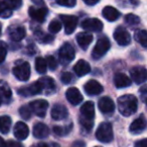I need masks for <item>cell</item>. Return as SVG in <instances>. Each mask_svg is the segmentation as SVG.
Segmentation results:
<instances>
[{
	"label": "cell",
	"mask_w": 147,
	"mask_h": 147,
	"mask_svg": "<svg viewBox=\"0 0 147 147\" xmlns=\"http://www.w3.org/2000/svg\"><path fill=\"white\" fill-rule=\"evenodd\" d=\"M146 128V120L144 115H141L139 118L135 119L131 124H130L129 131L132 134H140Z\"/></svg>",
	"instance_id": "cell-20"
},
{
	"label": "cell",
	"mask_w": 147,
	"mask_h": 147,
	"mask_svg": "<svg viewBox=\"0 0 147 147\" xmlns=\"http://www.w3.org/2000/svg\"><path fill=\"white\" fill-rule=\"evenodd\" d=\"M125 22L130 26V27H134V26L138 25L140 23V18L135 14H127L125 16Z\"/></svg>",
	"instance_id": "cell-32"
},
{
	"label": "cell",
	"mask_w": 147,
	"mask_h": 147,
	"mask_svg": "<svg viewBox=\"0 0 147 147\" xmlns=\"http://www.w3.org/2000/svg\"><path fill=\"white\" fill-rule=\"evenodd\" d=\"M93 41V35L88 32H81L77 35V42L83 49H87Z\"/></svg>",
	"instance_id": "cell-25"
},
{
	"label": "cell",
	"mask_w": 147,
	"mask_h": 147,
	"mask_svg": "<svg viewBox=\"0 0 147 147\" xmlns=\"http://www.w3.org/2000/svg\"><path fill=\"white\" fill-rule=\"evenodd\" d=\"M31 147H49L45 143H43V142H40V143H37L36 145L31 146Z\"/></svg>",
	"instance_id": "cell-48"
},
{
	"label": "cell",
	"mask_w": 147,
	"mask_h": 147,
	"mask_svg": "<svg viewBox=\"0 0 147 147\" xmlns=\"http://www.w3.org/2000/svg\"><path fill=\"white\" fill-rule=\"evenodd\" d=\"M9 37L13 41H21L25 37V29L23 26L20 25H12L8 28Z\"/></svg>",
	"instance_id": "cell-19"
},
{
	"label": "cell",
	"mask_w": 147,
	"mask_h": 147,
	"mask_svg": "<svg viewBox=\"0 0 147 147\" xmlns=\"http://www.w3.org/2000/svg\"><path fill=\"white\" fill-rule=\"evenodd\" d=\"M81 124L86 130L90 131L94 125L95 118V105L92 101H87L81 107Z\"/></svg>",
	"instance_id": "cell-2"
},
{
	"label": "cell",
	"mask_w": 147,
	"mask_h": 147,
	"mask_svg": "<svg viewBox=\"0 0 147 147\" xmlns=\"http://www.w3.org/2000/svg\"><path fill=\"white\" fill-rule=\"evenodd\" d=\"M38 82L41 86L42 91H44L46 94H51L55 91V80L51 77L45 76V77H41L40 79H38Z\"/></svg>",
	"instance_id": "cell-21"
},
{
	"label": "cell",
	"mask_w": 147,
	"mask_h": 147,
	"mask_svg": "<svg viewBox=\"0 0 147 147\" xmlns=\"http://www.w3.org/2000/svg\"><path fill=\"white\" fill-rule=\"evenodd\" d=\"M98 106L100 111L103 114H111L115 110V103L112 100L110 97H102V98L99 100Z\"/></svg>",
	"instance_id": "cell-14"
},
{
	"label": "cell",
	"mask_w": 147,
	"mask_h": 147,
	"mask_svg": "<svg viewBox=\"0 0 147 147\" xmlns=\"http://www.w3.org/2000/svg\"><path fill=\"white\" fill-rule=\"evenodd\" d=\"M96 138L103 143H110L114 138L113 127L109 122H102L96 131Z\"/></svg>",
	"instance_id": "cell-3"
},
{
	"label": "cell",
	"mask_w": 147,
	"mask_h": 147,
	"mask_svg": "<svg viewBox=\"0 0 147 147\" xmlns=\"http://www.w3.org/2000/svg\"><path fill=\"white\" fill-rule=\"evenodd\" d=\"M36 38L40 43H49L51 42V40H53V36H51L49 34H46L44 32H41V31H37L36 33Z\"/></svg>",
	"instance_id": "cell-33"
},
{
	"label": "cell",
	"mask_w": 147,
	"mask_h": 147,
	"mask_svg": "<svg viewBox=\"0 0 147 147\" xmlns=\"http://www.w3.org/2000/svg\"><path fill=\"white\" fill-rule=\"evenodd\" d=\"M13 133L14 136L18 140H24L27 138L28 134H29V129H28V126L24 122H17L14 125Z\"/></svg>",
	"instance_id": "cell-17"
},
{
	"label": "cell",
	"mask_w": 147,
	"mask_h": 147,
	"mask_svg": "<svg viewBox=\"0 0 147 147\" xmlns=\"http://www.w3.org/2000/svg\"><path fill=\"white\" fill-rule=\"evenodd\" d=\"M114 39L115 41L120 45V46H127L131 42V36H130L129 32L122 26L117 27L114 31Z\"/></svg>",
	"instance_id": "cell-8"
},
{
	"label": "cell",
	"mask_w": 147,
	"mask_h": 147,
	"mask_svg": "<svg viewBox=\"0 0 147 147\" xmlns=\"http://www.w3.org/2000/svg\"><path fill=\"white\" fill-rule=\"evenodd\" d=\"M49 134V129L44 123L37 122L34 126V136L37 139H43L46 138Z\"/></svg>",
	"instance_id": "cell-22"
},
{
	"label": "cell",
	"mask_w": 147,
	"mask_h": 147,
	"mask_svg": "<svg viewBox=\"0 0 147 147\" xmlns=\"http://www.w3.org/2000/svg\"><path fill=\"white\" fill-rule=\"evenodd\" d=\"M130 76L131 79L136 84H141L146 81V69L143 66H135L130 69Z\"/></svg>",
	"instance_id": "cell-11"
},
{
	"label": "cell",
	"mask_w": 147,
	"mask_h": 147,
	"mask_svg": "<svg viewBox=\"0 0 147 147\" xmlns=\"http://www.w3.org/2000/svg\"><path fill=\"white\" fill-rule=\"evenodd\" d=\"M11 89L8 87L6 83H3V85H0V98L4 100H9L11 98Z\"/></svg>",
	"instance_id": "cell-30"
},
{
	"label": "cell",
	"mask_w": 147,
	"mask_h": 147,
	"mask_svg": "<svg viewBox=\"0 0 147 147\" xmlns=\"http://www.w3.org/2000/svg\"><path fill=\"white\" fill-rule=\"evenodd\" d=\"M75 55H76V52H75L74 47L68 42L64 43L59 50V59L64 64L70 63L71 61H73L75 59Z\"/></svg>",
	"instance_id": "cell-6"
},
{
	"label": "cell",
	"mask_w": 147,
	"mask_h": 147,
	"mask_svg": "<svg viewBox=\"0 0 147 147\" xmlns=\"http://www.w3.org/2000/svg\"><path fill=\"white\" fill-rule=\"evenodd\" d=\"M61 80L63 83L69 84V83H71L72 80H73V75H72L70 72H63V74H62V76H61Z\"/></svg>",
	"instance_id": "cell-40"
},
{
	"label": "cell",
	"mask_w": 147,
	"mask_h": 147,
	"mask_svg": "<svg viewBox=\"0 0 147 147\" xmlns=\"http://www.w3.org/2000/svg\"><path fill=\"white\" fill-rule=\"evenodd\" d=\"M82 27L87 31L91 32H99L103 29V23L97 18H88L82 22Z\"/></svg>",
	"instance_id": "cell-13"
},
{
	"label": "cell",
	"mask_w": 147,
	"mask_h": 147,
	"mask_svg": "<svg viewBox=\"0 0 147 147\" xmlns=\"http://www.w3.org/2000/svg\"><path fill=\"white\" fill-rule=\"evenodd\" d=\"M84 90L88 95H99L100 93L103 92L104 88H103V86L97 80L92 79V80H89L85 84Z\"/></svg>",
	"instance_id": "cell-16"
},
{
	"label": "cell",
	"mask_w": 147,
	"mask_h": 147,
	"mask_svg": "<svg viewBox=\"0 0 147 147\" xmlns=\"http://www.w3.org/2000/svg\"><path fill=\"white\" fill-rule=\"evenodd\" d=\"M4 2L7 4L8 7L11 10L18 9L22 5V0H4Z\"/></svg>",
	"instance_id": "cell-37"
},
{
	"label": "cell",
	"mask_w": 147,
	"mask_h": 147,
	"mask_svg": "<svg viewBox=\"0 0 147 147\" xmlns=\"http://www.w3.org/2000/svg\"><path fill=\"white\" fill-rule=\"evenodd\" d=\"M47 13H49V10L45 7H34V6H31L28 9V14L31 17V19L36 22H39V23L44 21Z\"/></svg>",
	"instance_id": "cell-12"
},
{
	"label": "cell",
	"mask_w": 147,
	"mask_h": 147,
	"mask_svg": "<svg viewBox=\"0 0 147 147\" xmlns=\"http://www.w3.org/2000/svg\"><path fill=\"white\" fill-rule=\"evenodd\" d=\"M45 61H46L47 67H49L51 70H55V68H57V60H55V58L53 56H47V58L45 59Z\"/></svg>",
	"instance_id": "cell-38"
},
{
	"label": "cell",
	"mask_w": 147,
	"mask_h": 147,
	"mask_svg": "<svg viewBox=\"0 0 147 147\" xmlns=\"http://www.w3.org/2000/svg\"><path fill=\"white\" fill-rule=\"evenodd\" d=\"M62 29V23L57 19H53L49 25V30L51 33H57Z\"/></svg>",
	"instance_id": "cell-35"
},
{
	"label": "cell",
	"mask_w": 147,
	"mask_h": 147,
	"mask_svg": "<svg viewBox=\"0 0 147 147\" xmlns=\"http://www.w3.org/2000/svg\"><path fill=\"white\" fill-rule=\"evenodd\" d=\"M110 47H111V43H110V40L108 39V37L102 36L101 38L98 39L94 49H93L92 57L95 60L102 58V57L108 52Z\"/></svg>",
	"instance_id": "cell-4"
},
{
	"label": "cell",
	"mask_w": 147,
	"mask_h": 147,
	"mask_svg": "<svg viewBox=\"0 0 147 147\" xmlns=\"http://www.w3.org/2000/svg\"><path fill=\"white\" fill-rule=\"evenodd\" d=\"M51 115L53 120H64L69 116V111H68L67 107L63 104H55L53 106L51 111Z\"/></svg>",
	"instance_id": "cell-15"
},
{
	"label": "cell",
	"mask_w": 147,
	"mask_h": 147,
	"mask_svg": "<svg viewBox=\"0 0 147 147\" xmlns=\"http://www.w3.org/2000/svg\"><path fill=\"white\" fill-rule=\"evenodd\" d=\"M13 75L20 81H27L30 76V66L28 62H19L14 66Z\"/></svg>",
	"instance_id": "cell-5"
},
{
	"label": "cell",
	"mask_w": 147,
	"mask_h": 147,
	"mask_svg": "<svg viewBox=\"0 0 147 147\" xmlns=\"http://www.w3.org/2000/svg\"><path fill=\"white\" fill-rule=\"evenodd\" d=\"M102 14L105 19L110 22L116 21V20L120 17V12L118 11L116 8L112 7V6H106V7L103 9Z\"/></svg>",
	"instance_id": "cell-26"
},
{
	"label": "cell",
	"mask_w": 147,
	"mask_h": 147,
	"mask_svg": "<svg viewBox=\"0 0 147 147\" xmlns=\"http://www.w3.org/2000/svg\"><path fill=\"white\" fill-rule=\"evenodd\" d=\"M11 122V118L7 115L0 117V132H2L3 134H7L10 130Z\"/></svg>",
	"instance_id": "cell-27"
},
{
	"label": "cell",
	"mask_w": 147,
	"mask_h": 147,
	"mask_svg": "<svg viewBox=\"0 0 147 147\" xmlns=\"http://www.w3.org/2000/svg\"><path fill=\"white\" fill-rule=\"evenodd\" d=\"M36 69L39 74H43L46 72L47 65H46V61H45L44 58H42V57H37L36 59Z\"/></svg>",
	"instance_id": "cell-28"
},
{
	"label": "cell",
	"mask_w": 147,
	"mask_h": 147,
	"mask_svg": "<svg viewBox=\"0 0 147 147\" xmlns=\"http://www.w3.org/2000/svg\"><path fill=\"white\" fill-rule=\"evenodd\" d=\"M140 93H141V98H142V101L143 102H146V96H147V89H146V86L143 85L140 89Z\"/></svg>",
	"instance_id": "cell-43"
},
{
	"label": "cell",
	"mask_w": 147,
	"mask_h": 147,
	"mask_svg": "<svg viewBox=\"0 0 147 147\" xmlns=\"http://www.w3.org/2000/svg\"><path fill=\"white\" fill-rule=\"evenodd\" d=\"M72 147H86V143L84 141H81V140H78V141H75L73 144H72Z\"/></svg>",
	"instance_id": "cell-45"
},
{
	"label": "cell",
	"mask_w": 147,
	"mask_h": 147,
	"mask_svg": "<svg viewBox=\"0 0 147 147\" xmlns=\"http://www.w3.org/2000/svg\"><path fill=\"white\" fill-rule=\"evenodd\" d=\"M135 39L137 42H139L142 45V47H147V33L146 30H140L135 33Z\"/></svg>",
	"instance_id": "cell-29"
},
{
	"label": "cell",
	"mask_w": 147,
	"mask_h": 147,
	"mask_svg": "<svg viewBox=\"0 0 147 147\" xmlns=\"http://www.w3.org/2000/svg\"><path fill=\"white\" fill-rule=\"evenodd\" d=\"M0 34H1V25H0Z\"/></svg>",
	"instance_id": "cell-50"
},
{
	"label": "cell",
	"mask_w": 147,
	"mask_h": 147,
	"mask_svg": "<svg viewBox=\"0 0 147 147\" xmlns=\"http://www.w3.org/2000/svg\"><path fill=\"white\" fill-rule=\"evenodd\" d=\"M17 92L19 93L21 96L24 97H29V96H34V95H37L39 93L42 92V89H41V86L39 84L38 80L36 82H34L30 85L28 86H23V87L19 88L17 90Z\"/></svg>",
	"instance_id": "cell-10"
},
{
	"label": "cell",
	"mask_w": 147,
	"mask_h": 147,
	"mask_svg": "<svg viewBox=\"0 0 147 147\" xmlns=\"http://www.w3.org/2000/svg\"><path fill=\"white\" fill-rule=\"evenodd\" d=\"M66 97H67L68 101L73 105H78L83 101L82 93L76 87H71L68 89L66 92Z\"/></svg>",
	"instance_id": "cell-18"
},
{
	"label": "cell",
	"mask_w": 147,
	"mask_h": 147,
	"mask_svg": "<svg viewBox=\"0 0 147 147\" xmlns=\"http://www.w3.org/2000/svg\"><path fill=\"white\" fill-rule=\"evenodd\" d=\"M114 83L117 88H126L131 85V79L124 73H116L114 76Z\"/></svg>",
	"instance_id": "cell-24"
},
{
	"label": "cell",
	"mask_w": 147,
	"mask_h": 147,
	"mask_svg": "<svg viewBox=\"0 0 147 147\" xmlns=\"http://www.w3.org/2000/svg\"><path fill=\"white\" fill-rule=\"evenodd\" d=\"M28 106L31 112H34L38 117H44L49 108V102L44 99H37V100L31 101Z\"/></svg>",
	"instance_id": "cell-7"
},
{
	"label": "cell",
	"mask_w": 147,
	"mask_h": 147,
	"mask_svg": "<svg viewBox=\"0 0 147 147\" xmlns=\"http://www.w3.org/2000/svg\"><path fill=\"white\" fill-rule=\"evenodd\" d=\"M1 104H2V99L0 98V105H1Z\"/></svg>",
	"instance_id": "cell-49"
},
{
	"label": "cell",
	"mask_w": 147,
	"mask_h": 147,
	"mask_svg": "<svg viewBox=\"0 0 147 147\" xmlns=\"http://www.w3.org/2000/svg\"><path fill=\"white\" fill-rule=\"evenodd\" d=\"M134 147H147V139H141L137 141Z\"/></svg>",
	"instance_id": "cell-44"
},
{
	"label": "cell",
	"mask_w": 147,
	"mask_h": 147,
	"mask_svg": "<svg viewBox=\"0 0 147 147\" xmlns=\"http://www.w3.org/2000/svg\"><path fill=\"white\" fill-rule=\"evenodd\" d=\"M71 129H72V125H69V127H67V126H65V127L55 126V127H53V132L59 136H65L66 134H68L71 131Z\"/></svg>",
	"instance_id": "cell-34"
},
{
	"label": "cell",
	"mask_w": 147,
	"mask_h": 147,
	"mask_svg": "<svg viewBox=\"0 0 147 147\" xmlns=\"http://www.w3.org/2000/svg\"><path fill=\"white\" fill-rule=\"evenodd\" d=\"M95 147H101V146H95Z\"/></svg>",
	"instance_id": "cell-51"
},
{
	"label": "cell",
	"mask_w": 147,
	"mask_h": 147,
	"mask_svg": "<svg viewBox=\"0 0 147 147\" xmlns=\"http://www.w3.org/2000/svg\"><path fill=\"white\" fill-rule=\"evenodd\" d=\"M74 71L78 76H85L91 71V66L86 60H79L74 66Z\"/></svg>",
	"instance_id": "cell-23"
},
{
	"label": "cell",
	"mask_w": 147,
	"mask_h": 147,
	"mask_svg": "<svg viewBox=\"0 0 147 147\" xmlns=\"http://www.w3.org/2000/svg\"><path fill=\"white\" fill-rule=\"evenodd\" d=\"M6 54H7V48H6V45L4 43L0 42V63L5 60Z\"/></svg>",
	"instance_id": "cell-41"
},
{
	"label": "cell",
	"mask_w": 147,
	"mask_h": 147,
	"mask_svg": "<svg viewBox=\"0 0 147 147\" xmlns=\"http://www.w3.org/2000/svg\"><path fill=\"white\" fill-rule=\"evenodd\" d=\"M12 14V10L8 7V5L4 1L0 0V17L8 18Z\"/></svg>",
	"instance_id": "cell-31"
},
{
	"label": "cell",
	"mask_w": 147,
	"mask_h": 147,
	"mask_svg": "<svg viewBox=\"0 0 147 147\" xmlns=\"http://www.w3.org/2000/svg\"><path fill=\"white\" fill-rule=\"evenodd\" d=\"M57 3L65 7H74L77 3V0H55Z\"/></svg>",
	"instance_id": "cell-39"
},
{
	"label": "cell",
	"mask_w": 147,
	"mask_h": 147,
	"mask_svg": "<svg viewBox=\"0 0 147 147\" xmlns=\"http://www.w3.org/2000/svg\"><path fill=\"white\" fill-rule=\"evenodd\" d=\"M31 110H30L29 106H26V105H23V106L20 107L19 109V114L23 119H29L31 117Z\"/></svg>",
	"instance_id": "cell-36"
},
{
	"label": "cell",
	"mask_w": 147,
	"mask_h": 147,
	"mask_svg": "<svg viewBox=\"0 0 147 147\" xmlns=\"http://www.w3.org/2000/svg\"><path fill=\"white\" fill-rule=\"evenodd\" d=\"M6 146V142L3 138L0 136V147H5Z\"/></svg>",
	"instance_id": "cell-47"
},
{
	"label": "cell",
	"mask_w": 147,
	"mask_h": 147,
	"mask_svg": "<svg viewBox=\"0 0 147 147\" xmlns=\"http://www.w3.org/2000/svg\"><path fill=\"white\" fill-rule=\"evenodd\" d=\"M5 147H23L22 144L19 141H14V140H9V141L6 143Z\"/></svg>",
	"instance_id": "cell-42"
},
{
	"label": "cell",
	"mask_w": 147,
	"mask_h": 147,
	"mask_svg": "<svg viewBox=\"0 0 147 147\" xmlns=\"http://www.w3.org/2000/svg\"><path fill=\"white\" fill-rule=\"evenodd\" d=\"M117 104L119 112L123 116H131L137 111L138 100L134 95L126 94L118 98Z\"/></svg>",
	"instance_id": "cell-1"
},
{
	"label": "cell",
	"mask_w": 147,
	"mask_h": 147,
	"mask_svg": "<svg viewBox=\"0 0 147 147\" xmlns=\"http://www.w3.org/2000/svg\"><path fill=\"white\" fill-rule=\"evenodd\" d=\"M62 22L65 26V32L67 34H72L78 25V17L74 15H59Z\"/></svg>",
	"instance_id": "cell-9"
},
{
	"label": "cell",
	"mask_w": 147,
	"mask_h": 147,
	"mask_svg": "<svg viewBox=\"0 0 147 147\" xmlns=\"http://www.w3.org/2000/svg\"><path fill=\"white\" fill-rule=\"evenodd\" d=\"M83 1L85 2V3L87 4V5H90V6H93L95 5V4L98 3L100 0H83Z\"/></svg>",
	"instance_id": "cell-46"
}]
</instances>
